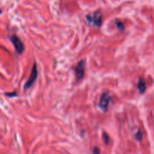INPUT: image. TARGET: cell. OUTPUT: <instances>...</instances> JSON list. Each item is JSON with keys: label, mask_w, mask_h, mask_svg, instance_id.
<instances>
[{"label": "cell", "mask_w": 154, "mask_h": 154, "mask_svg": "<svg viewBox=\"0 0 154 154\" xmlns=\"http://www.w3.org/2000/svg\"><path fill=\"white\" fill-rule=\"evenodd\" d=\"M110 102H111V97L108 93H104L101 96L99 102V108L102 111H106L109 107Z\"/></svg>", "instance_id": "obj_1"}, {"label": "cell", "mask_w": 154, "mask_h": 154, "mask_svg": "<svg viewBox=\"0 0 154 154\" xmlns=\"http://www.w3.org/2000/svg\"><path fill=\"white\" fill-rule=\"evenodd\" d=\"M37 77H38L37 66H36V64H34V66H33L32 67V72H31V74H30L29 78V79L27 80L25 85H24V89H25V90H28L29 88H30V87L32 86V84H34L35 81Z\"/></svg>", "instance_id": "obj_2"}, {"label": "cell", "mask_w": 154, "mask_h": 154, "mask_svg": "<svg viewBox=\"0 0 154 154\" xmlns=\"http://www.w3.org/2000/svg\"><path fill=\"white\" fill-rule=\"evenodd\" d=\"M11 42H12L13 45L14 46L15 50L19 54H21L24 51V45L20 39L15 35H13L10 37Z\"/></svg>", "instance_id": "obj_3"}, {"label": "cell", "mask_w": 154, "mask_h": 154, "mask_svg": "<svg viewBox=\"0 0 154 154\" xmlns=\"http://www.w3.org/2000/svg\"><path fill=\"white\" fill-rule=\"evenodd\" d=\"M85 73V61L81 60L79 63L77 64L75 68V75L78 81H81L83 79Z\"/></svg>", "instance_id": "obj_4"}, {"label": "cell", "mask_w": 154, "mask_h": 154, "mask_svg": "<svg viewBox=\"0 0 154 154\" xmlns=\"http://www.w3.org/2000/svg\"><path fill=\"white\" fill-rule=\"evenodd\" d=\"M87 19L88 20L89 23H93V25L96 26H101L102 23V14L99 11H96L93 14V15L92 17H87Z\"/></svg>", "instance_id": "obj_5"}, {"label": "cell", "mask_w": 154, "mask_h": 154, "mask_svg": "<svg viewBox=\"0 0 154 154\" xmlns=\"http://www.w3.org/2000/svg\"><path fill=\"white\" fill-rule=\"evenodd\" d=\"M137 88H138V91L140 93H144L145 92L147 86H146V82L144 81V78H140L138 81V84H137Z\"/></svg>", "instance_id": "obj_6"}, {"label": "cell", "mask_w": 154, "mask_h": 154, "mask_svg": "<svg viewBox=\"0 0 154 154\" xmlns=\"http://www.w3.org/2000/svg\"><path fill=\"white\" fill-rule=\"evenodd\" d=\"M102 137H103V140L105 144H108L109 143V137H108V135L105 132H104L103 135H102Z\"/></svg>", "instance_id": "obj_7"}, {"label": "cell", "mask_w": 154, "mask_h": 154, "mask_svg": "<svg viewBox=\"0 0 154 154\" xmlns=\"http://www.w3.org/2000/svg\"><path fill=\"white\" fill-rule=\"evenodd\" d=\"M135 138H136L137 140H138V141H141V139H142V132H141V131H138V133L136 134V135H135Z\"/></svg>", "instance_id": "obj_8"}, {"label": "cell", "mask_w": 154, "mask_h": 154, "mask_svg": "<svg viewBox=\"0 0 154 154\" xmlns=\"http://www.w3.org/2000/svg\"><path fill=\"white\" fill-rule=\"evenodd\" d=\"M117 28H118V29H120V30H123V29H124V26H123V23H119V22H117Z\"/></svg>", "instance_id": "obj_9"}, {"label": "cell", "mask_w": 154, "mask_h": 154, "mask_svg": "<svg viewBox=\"0 0 154 154\" xmlns=\"http://www.w3.org/2000/svg\"><path fill=\"white\" fill-rule=\"evenodd\" d=\"M93 154H100V150H99V149L97 147H93Z\"/></svg>", "instance_id": "obj_10"}]
</instances>
